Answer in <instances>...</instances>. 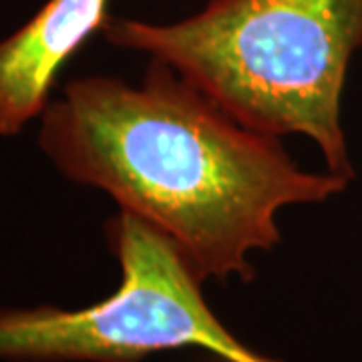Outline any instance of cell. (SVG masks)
<instances>
[{"mask_svg": "<svg viewBox=\"0 0 362 362\" xmlns=\"http://www.w3.org/2000/svg\"><path fill=\"white\" fill-rule=\"evenodd\" d=\"M39 149L65 180L107 194L165 233L202 278L252 280V252L280 244L278 214L350 180L306 171L280 137L250 129L171 66L139 83L71 78L39 117Z\"/></svg>", "mask_w": 362, "mask_h": 362, "instance_id": "6da1fadb", "label": "cell"}, {"mask_svg": "<svg viewBox=\"0 0 362 362\" xmlns=\"http://www.w3.org/2000/svg\"><path fill=\"white\" fill-rule=\"evenodd\" d=\"M113 47L177 71L250 129L304 135L354 180L342 93L362 49V0H207L175 23L109 16Z\"/></svg>", "mask_w": 362, "mask_h": 362, "instance_id": "7a4b0ae2", "label": "cell"}, {"mask_svg": "<svg viewBox=\"0 0 362 362\" xmlns=\"http://www.w3.org/2000/svg\"><path fill=\"white\" fill-rule=\"evenodd\" d=\"M107 238L123 274L115 294L81 310H0L2 361L139 362L161 350L202 349L223 362H278L216 318L202 278L165 233L119 209Z\"/></svg>", "mask_w": 362, "mask_h": 362, "instance_id": "3957f363", "label": "cell"}, {"mask_svg": "<svg viewBox=\"0 0 362 362\" xmlns=\"http://www.w3.org/2000/svg\"><path fill=\"white\" fill-rule=\"evenodd\" d=\"M109 16V0H45L0 39V137H16L39 119L63 69Z\"/></svg>", "mask_w": 362, "mask_h": 362, "instance_id": "277c9868", "label": "cell"}]
</instances>
